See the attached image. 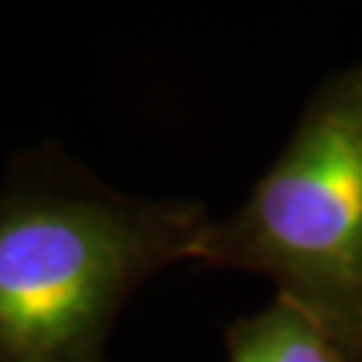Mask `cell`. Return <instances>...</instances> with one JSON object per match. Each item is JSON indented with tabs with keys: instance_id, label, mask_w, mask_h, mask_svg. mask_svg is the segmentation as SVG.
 <instances>
[{
	"instance_id": "6da1fadb",
	"label": "cell",
	"mask_w": 362,
	"mask_h": 362,
	"mask_svg": "<svg viewBox=\"0 0 362 362\" xmlns=\"http://www.w3.org/2000/svg\"><path fill=\"white\" fill-rule=\"evenodd\" d=\"M204 228L194 204L121 196L52 145L16 158L0 191V362H105L127 298L194 260Z\"/></svg>"
},
{
	"instance_id": "7a4b0ae2",
	"label": "cell",
	"mask_w": 362,
	"mask_h": 362,
	"mask_svg": "<svg viewBox=\"0 0 362 362\" xmlns=\"http://www.w3.org/2000/svg\"><path fill=\"white\" fill-rule=\"evenodd\" d=\"M194 260L266 274L362 362V65L311 100L242 209L207 223Z\"/></svg>"
},
{
	"instance_id": "3957f363",
	"label": "cell",
	"mask_w": 362,
	"mask_h": 362,
	"mask_svg": "<svg viewBox=\"0 0 362 362\" xmlns=\"http://www.w3.org/2000/svg\"><path fill=\"white\" fill-rule=\"evenodd\" d=\"M228 362H354L303 309L276 296L269 309L228 330Z\"/></svg>"
}]
</instances>
